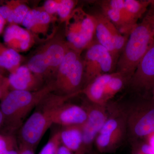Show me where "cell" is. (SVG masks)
<instances>
[{"label":"cell","instance_id":"cell-1","mask_svg":"<svg viewBox=\"0 0 154 154\" xmlns=\"http://www.w3.org/2000/svg\"><path fill=\"white\" fill-rule=\"evenodd\" d=\"M77 95L65 96L51 93L42 99L19 129L20 145L34 149L53 124L52 116L55 110Z\"/></svg>","mask_w":154,"mask_h":154},{"label":"cell","instance_id":"cell-2","mask_svg":"<svg viewBox=\"0 0 154 154\" xmlns=\"http://www.w3.org/2000/svg\"><path fill=\"white\" fill-rule=\"evenodd\" d=\"M54 91L51 82L35 91L13 90L3 97L1 110L13 130L20 129L30 112L42 100Z\"/></svg>","mask_w":154,"mask_h":154},{"label":"cell","instance_id":"cell-3","mask_svg":"<svg viewBox=\"0 0 154 154\" xmlns=\"http://www.w3.org/2000/svg\"><path fill=\"white\" fill-rule=\"evenodd\" d=\"M154 42V33L146 17L132 30L119 56L115 71L130 80L142 59Z\"/></svg>","mask_w":154,"mask_h":154},{"label":"cell","instance_id":"cell-4","mask_svg":"<svg viewBox=\"0 0 154 154\" xmlns=\"http://www.w3.org/2000/svg\"><path fill=\"white\" fill-rule=\"evenodd\" d=\"M108 116L95 140L101 153L115 152L127 139L126 114L124 105L107 104Z\"/></svg>","mask_w":154,"mask_h":154},{"label":"cell","instance_id":"cell-5","mask_svg":"<svg viewBox=\"0 0 154 154\" xmlns=\"http://www.w3.org/2000/svg\"><path fill=\"white\" fill-rule=\"evenodd\" d=\"M81 54L71 48L67 52L54 80L51 81L57 94L67 96L82 94L85 71Z\"/></svg>","mask_w":154,"mask_h":154},{"label":"cell","instance_id":"cell-6","mask_svg":"<svg viewBox=\"0 0 154 154\" xmlns=\"http://www.w3.org/2000/svg\"><path fill=\"white\" fill-rule=\"evenodd\" d=\"M130 143L154 133V100L143 97L124 105Z\"/></svg>","mask_w":154,"mask_h":154},{"label":"cell","instance_id":"cell-7","mask_svg":"<svg viewBox=\"0 0 154 154\" xmlns=\"http://www.w3.org/2000/svg\"><path fill=\"white\" fill-rule=\"evenodd\" d=\"M65 39L52 38L30 58L27 66L35 75L42 80L54 77L64 57L69 49Z\"/></svg>","mask_w":154,"mask_h":154},{"label":"cell","instance_id":"cell-8","mask_svg":"<svg viewBox=\"0 0 154 154\" xmlns=\"http://www.w3.org/2000/svg\"><path fill=\"white\" fill-rule=\"evenodd\" d=\"M65 22L67 44L70 48L81 54L94 41L96 25L94 17L78 8Z\"/></svg>","mask_w":154,"mask_h":154},{"label":"cell","instance_id":"cell-9","mask_svg":"<svg viewBox=\"0 0 154 154\" xmlns=\"http://www.w3.org/2000/svg\"><path fill=\"white\" fill-rule=\"evenodd\" d=\"M86 49L83 59L85 71L84 88L97 77L115 72L116 66L110 53L97 41H94Z\"/></svg>","mask_w":154,"mask_h":154},{"label":"cell","instance_id":"cell-10","mask_svg":"<svg viewBox=\"0 0 154 154\" xmlns=\"http://www.w3.org/2000/svg\"><path fill=\"white\" fill-rule=\"evenodd\" d=\"M93 16L96 25V41L109 51L116 65L129 36L122 34L102 13Z\"/></svg>","mask_w":154,"mask_h":154},{"label":"cell","instance_id":"cell-11","mask_svg":"<svg viewBox=\"0 0 154 154\" xmlns=\"http://www.w3.org/2000/svg\"><path fill=\"white\" fill-rule=\"evenodd\" d=\"M107 105L94 104L87 99L84 102L82 106L87 111L88 117L82 125V146L79 150L74 154H86L91 151L96 137L108 117Z\"/></svg>","mask_w":154,"mask_h":154},{"label":"cell","instance_id":"cell-12","mask_svg":"<svg viewBox=\"0 0 154 154\" xmlns=\"http://www.w3.org/2000/svg\"><path fill=\"white\" fill-rule=\"evenodd\" d=\"M137 93H147L154 86V42L137 66L128 84Z\"/></svg>","mask_w":154,"mask_h":154},{"label":"cell","instance_id":"cell-13","mask_svg":"<svg viewBox=\"0 0 154 154\" xmlns=\"http://www.w3.org/2000/svg\"><path fill=\"white\" fill-rule=\"evenodd\" d=\"M56 17L50 15L42 9H30L26 14L22 25L34 36L39 39L48 38L51 26Z\"/></svg>","mask_w":154,"mask_h":154},{"label":"cell","instance_id":"cell-14","mask_svg":"<svg viewBox=\"0 0 154 154\" xmlns=\"http://www.w3.org/2000/svg\"><path fill=\"white\" fill-rule=\"evenodd\" d=\"M100 3L102 14L122 34L129 36L134 27L131 24L127 16L124 0L102 1Z\"/></svg>","mask_w":154,"mask_h":154},{"label":"cell","instance_id":"cell-15","mask_svg":"<svg viewBox=\"0 0 154 154\" xmlns=\"http://www.w3.org/2000/svg\"><path fill=\"white\" fill-rule=\"evenodd\" d=\"M87 117V111L83 106L66 102L54 111L52 116L53 124L63 127L82 125Z\"/></svg>","mask_w":154,"mask_h":154},{"label":"cell","instance_id":"cell-16","mask_svg":"<svg viewBox=\"0 0 154 154\" xmlns=\"http://www.w3.org/2000/svg\"><path fill=\"white\" fill-rule=\"evenodd\" d=\"M4 40L8 47L19 53L30 49L34 44V36L25 28L11 24L6 28Z\"/></svg>","mask_w":154,"mask_h":154},{"label":"cell","instance_id":"cell-17","mask_svg":"<svg viewBox=\"0 0 154 154\" xmlns=\"http://www.w3.org/2000/svg\"><path fill=\"white\" fill-rule=\"evenodd\" d=\"M9 85L14 90L28 91H38L42 88L43 81L30 71L27 66H21L8 79Z\"/></svg>","mask_w":154,"mask_h":154},{"label":"cell","instance_id":"cell-18","mask_svg":"<svg viewBox=\"0 0 154 154\" xmlns=\"http://www.w3.org/2000/svg\"><path fill=\"white\" fill-rule=\"evenodd\" d=\"M112 73L101 75L88 84L83 88L82 93L85 94L87 100L94 104L106 105L104 96L107 85Z\"/></svg>","mask_w":154,"mask_h":154},{"label":"cell","instance_id":"cell-19","mask_svg":"<svg viewBox=\"0 0 154 154\" xmlns=\"http://www.w3.org/2000/svg\"><path fill=\"white\" fill-rule=\"evenodd\" d=\"M82 125L63 127L60 130L61 144L74 153L79 150L82 143Z\"/></svg>","mask_w":154,"mask_h":154},{"label":"cell","instance_id":"cell-20","mask_svg":"<svg viewBox=\"0 0 154 154\" xmlns=\"http://www.w3.org/2000/svg\"><path fill=\"white\" fill-rule=\"evenodd\" d=\"M77 3L78 1L74 0H47L42 9L50 15H57L61 22H65Z\"/></svg>","mask_w":154,"mask_h":154},{"label":"cell","instance_id":"cell-21","mask_svg":"<svg viewBox=\"0 0 154 154\" xmlns=\"http://www.w3.org/2000/svg\"><path fill=\"white\" fill-rule=\"evenodd\" d=\"M151 0H124L125 13L131 24L133 26L137 24V20L151 6Z\"/></svg>","mask_w":154,"mask_h":154},{"label":"cell","instance_id":"cell-22","mask_svg":"<svg viewBox=\"0 0 154 154\" xmlns=\"http://www.w3.org/2000/svg\"><path fill=\"white\" fill-rule=\"evenodd\" d=\"M22 57L19 53L0 43V67L14 72L20 66Z\"/></svg>","mask_w":154,"mask_h":154},{"label":"cell","instance_id":"cell-23","mask_svg":"<svg viewBox=\"0 0 154 154\" xmlns=\"http://www.w3.org/2000/svg\"><path fill=\"white\" fill-rule=\"evenodd\" d=\"M11 9V14L7 22L14 25L22 24L30 8L25 3L20 1L7 2Z\"/></svg>","mask_w":154,"mask_h":154},{"label":"cell","instance_id":"cell-24","mask_svg":"<svg viewBox=\"0 0 154 154\" xmlns=\"http://www.w3.org/2000/svg\"><path fill=\"white\" fill-rule=\"evenodd\" d=\"M61 144L60 133L58 131L51 137L38 154H57Z\"/></svg>","mask_w":154,"mask_h":154},{"label":"cell","instance_id":"cell-25","mask_svg":"<svg viewBox=\"0 0 154 154\" xmlns=\"http://www.w3.org/2000/svg\"><path fill=\"white\" fill-rule=\"evenodd\" d=\"M34 149L29 147L20 145L19 154H34Z\"/></svg>","mask_w":154,"mask_h":154},{"label":"cell","instance_id":"cell-26","mask_svg":"<svg viewBox=\"0 0 154 154\" xmlns=\"http://www.w3.org/2000/svg\"><path fill=\"white\" fill-rule=\"evenodd\" d=\"M0 154H19V149L14 148L12 146L0 152Z\"/></svg>","mask_w":154,"mask_h":154},{"label":"cell","instance_id":"cell-27","mask_svg":"<svg viewBox=\"0 0 154 154\" xmlns=\"http://www.w3.org/2000/svg\"><path fill=\"white\" fill-rule=\"evenodd\" d=\"M57 154H74V153L67 148L66 147L61 144L58 149Z\"/></svg>","mask_w":154,"mask_h":154},{"label":"cell","instance_id":"cell-28","mask_svg":"<svg viewBox=\"0 0 154 154\" xmlns=\"http://www.w3.org/2000/svg\"><path fill=\"white\" fill-rule=\"evenodd\" d=\"M2 77L0 76V81H2ZM8 85H9L8 82L2 84V82H0V98L2 96L4 97H5L6 94H8V93H6L5 91L7 88H6Z\"/></svg>","mask_w":154,"mask_h":154},{"label":"cell","instance_id":"cell-29","mask_svg":"<svg viewBox=\"0 0 154 154\" xmlns=\"http://www.w3.org/2000/svg\"><path fill=\"white\" fill-rule=\"evenodd\" d=\"M6 22V20L3 18L2 15L0 14V34L2 32Z\"/></svg>","mask_w":154,"mask_h":154},{"label":"cell","instance_id":"cell-30","mask_svg":"<svg viewBox=\"0 0 154 154\" xmlns=\"http://www.w3.org/2000/svg\"><path fill=\"white\" fill-rule=\"evenodd\" d=\"M151 6L152 7L151 8V9H150L147 15L154 19V1L152 3V5H151Z\"/></svg>","mask_w":154,"mask_h":154},{"label":"cell","instance_id":"cell-31","mask_svg":"<svg viewBox=\"0 0 154 154\" xmlns=\"http://www.w3.org/2000/svg\"><path fill=\"white\" fill-rule=\"evenodd\" d=\"M131 154H143L136 149L131 147Z\"/></svg>","mask_w":154,"mask_h":154},{"label":"cell","instance_id":"cell-32","mask_svg":"<svg viewBox=\"0 0 154 154\" xmlns=\"http://www.w3.org/2000/svg\"><path fill=\"white\" fill-rule=\"evenodd\" d=\"M3 119H4V115L2 111L0 110V124L2 122Z\"/></svg>","mask_w":154,"mask_h":154},{"label":"cell","instance_id":"cell-33","mask_svg":"<svg viewBox=\"0 0 154 154\" xmlns=\"http://www.w3.org/2000/svg\"><path fill=\"white\" fill-rule=\"evenodd\" d=\"M152 98L154 99V86L153 88H152Z\"/></svg>","mask_w":154,"mask_h":154},{"label":"cell","instance_id":"cell-34","mask_svg":"<svg viewBox=\"0 0 154 154\" xmlns=\"http://www.w3.org/2000/svg\"><path fill=\"white\" fill-rule=\"evenodd\" d=\"M153 100H154V99H153Z\"/></svg>","mask_w":154,"mask_h":154}]
</instances>
